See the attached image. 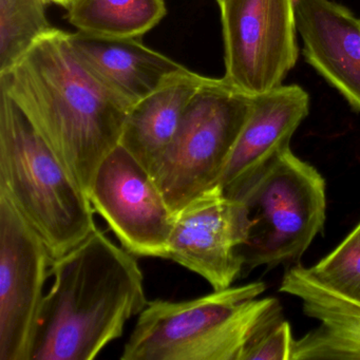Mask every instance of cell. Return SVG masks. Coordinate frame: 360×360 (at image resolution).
<instances>
[{
  "label": "cell",
  "instance_id": "5b68a950",
  "mask_svg": "<svg viewBox=\"0 0 360 360\" xmlns=\"http://www.w3.org/2000/svg\"><path fill=\"white\" fill-rule=\"evenodd\" d=\"M233 200L245 208L244 271L297 262L323 233L326 180L290 148Z\"/></svg>",
  "mask_w": 360,
  "mask_h": 360
},
{
  "label": "cell",
  "instance_id": "2e32d148",
  "mask_svg": "<svg viewBox=\"0 0 360 360\" xmlns=\"http://www.w3.org/2000/svg\"><path fill=\"white\" fill-rule=\"evenodd\" d=\"M67 18L79 32L141 39L166 15L164 0H77Z\"/></svg>",
  "mask_w": 360,
  "mask_h": 360
},
{
  "label": "cell",
  "instance_id": "30bf717a",
  "mask_svg": "<svg viewBox=\"0 0 360 360\" xmlns=\"http://www.w3.org/2000/svg\"><path fill=\"white\" fill-rule=\"evenodd\" d=\"M245 238L243 204L218 185L174 214L165 259L201 276L214 290H224L244 271Z\"/></svg>",
  "mask_w": 360,
  "mask_h": 360
},
{
  "label": "cell",
  "instance_id": "6da1fadb",
  "mask_svg": "<svg viewBox=\"0 0 360 360\" xmlns=\"http://www.w3.org/2000/svg\"><path fill=\"white\" fill-rule=\"evenodd\" d=\"M5 92L89 195L121 141L130 106L77 58L68 32L53 28L5 72Z\"/></svg>",
  "mask_w": 360,
  "mask_h": 360
},
{
  "label": "cell",
  "instance_id": "7a4b0ae2",
  "mask_svg": "<svg viewBox=\"0 0 360 360\" xmlns=\"http://www.w3.org/2000/svg\"><path fill=\"white\" fill-rule=\"evenodd\" d=\"M134 255L94 229L52 262L30 360H92L122 337L126 322L147 307L144 276Z\"/></svg>",
  "mask_w": 360,
  "mask_h": 360
},
{
  "label": "cell",
  "instance_id": "d6986e66",
  "mask_svg": "<svg viewBox=\"0 0 360 360\" xmlns=\"http://www.w3.org/2000/svg\"><path fill=\"white\" fill-rule=\"evenodd\" d=\"M295 340L290 322L279 316L250 339L241 360H292Z\"/></svg>",
  "mask_w": 360,
  "mask_h": 360
},
{
  "label": "cell",
  "instance_id": "ac0fdd59",
  "mask_svg": "<svg viewBox=\"0 0 360 360\" xmlns=\"http://www.w3.org/2000/svg\"><path fill=\"white\" fill-rule=\"evenodd\" d=\"M309 271L328 288L360 301V222Z\"/></svg>",
  "mask_w": 360,
  "mask_h": 360
},
{
  "label": "cell",
  "instance_id": "52a82bcc",
  "mask_svg": "<svg viewBox=\"0 0 360 360\" xmlns=\"http://www.w3.org/2000/svg\"><path fill=\"white\" fill-rule=\"evenodd\" d=\"M224 79L248 96L282 85L298 60L296 0H217Z\"/></svg>",
  "mask_w": 360,
  "mask_h": 360
},
{
  "label": "cell",
  "instance_id": "e0dca14e",
  "mask_svg": "<svg viewBox=\"0 0 360 360\" xmlns=\"http://www.w3.org/2000/svg\"><path fill=\"white\" fill-rule=\"evenodd\" d=\"M49 0H0V73L13 67L53 29L46 14Z\"/></svg>",
  "mask_w": 360,
  "mask_h": 360
},
{
  "label": "cell",
  "instance_id": "ffe728a7",
  "mask_svg": "<svg viewBox=\"0 0 360 360\" xmlns=\"http://www.w3.org/2000/svg\"><path fill=\"white\" fill-rule=\"evenodd\" d=\"M49 1L54 4V5L60 6V7L65 8V9H68L77 0H49Z\"/></svg>",
  "mask_w": 360,
  "mask_h": 360
},
{
  "label": "cell",
  "instance_id": "8992f818",
  "mask_svg": "<svg viewBox=\"0 0 360 360\" xmlns=\"http://www.w3.org/2000/svg\"><path fill=\"white\" fill-rule=\"evenodd\" d=\"M252 96L210 77L193 96L174 140L150 169L174 214L220 185Z\"/></svg>",
  "mask_w": 360,
  "mask_h": 360
},
{
  "label": "cell",
  "instance_id": "9c48e42d",
  "mask_svg": "<svg viewBox=\"0 0 360 360\" xmlns=\"http://www.w3.org/2000/svg\"><path fill=\"white\" fill-rule=\"evenodd\" d=\"M52 262L45 242L0 193V360H30Z\"/></svg>",
  "mask_w": 360,
  "mask_h": 360
},
{
  "label": "cell",
  "instance_id": "8fae6325",
  "mask_svg": "<svg viewBox=\"0 0 360 360\" xmlns=\"http://www.w3.org/2000/svg\"><path fill=\"white\" fill-rule=\"evenodd\" d=\"M309 110V96L297 85L279 86L252 96L250 115L221 179L225 195L235 199L282 153Z\"/></svg>",
  "mask_w": 360,
  "mask_h": 360
},
{
  "label": "cell",
  "instance_id": "9a60e30c",
  "mask_svg": "<svg viewBox=\"0 0 360 360\" xmlns=\"http://www.w3.org/2000/svg\"><path fill=\"white\" fill-rule=\"evenodd\" d=\"M208 79L186 69L132 105L120 145L150 172L174 140L193 96Z\"/></svg>",
  "mask_w": 360,
  "mask_h": 360
},
{
  "label": "cell",
  "instance_id": "4fadbf2b",
  "mask_svg": "<svg viewBox=\"0 0 360 360\" xmlns=\"http://www.w3.org/2000/svg\"><path fill=\"white\" fill-rule=\"evenodd\" d=\"M279 290L298 298L303 313L319 323L295 340L292 360H360V301L328 288L303 265L286 271Z\"/></svg>",
  "mask_w": 360,
  "mask_h": 360
},
{
  "label": "cell",
  "instance_id": "5bb4252c",
  "mask_svg": "<svg viewBox=\"0 0 360 360\" xmlns=\"http://www.w3.org/2000/svg\"><path fill=\"white\" fill-rule=\"evenodd\" d=\"M77 58L109 89L130 107L153 94L186 67L155 50L141 39H115L68 32Z\"/></svg>",
  "mask_w": 360,
  "mask_h": 360
},
{
  "label": "cell",
  "instance_id": "ba28073f",
  "mask_svg": "<svg viewBox=\"0 0 360 360\" xmlns=\"http://www.w3.org/2000/svg\"><path fill=\"white\" fill-rule=\"evenodd\" d=\"M88 197L127 252L166 258L174 212L151 172L121 145L101 164Z\"/></svg>",
  "mask_w": 360,
  "mask_h": 360
},
{
  "label": "cell",
  "instance_id": "3957f363",
  "mask_svg": "<svg viewBox=\"0 0 360 360\" xmlns=\"http://www.w3.org/2000/svg\"><path fill=\"white\" fill-rule=\"evenodd\" d=\"M266 286L252 282L185 301H150L124 347L123 360H241L250 339L283 315Z\"/></svg>",
  "mask_w": 360,
  "mask_h": 360
},
{
  "label": "cell",
  "instance_id": "277c9868",
  "mask_svg": "<svg viewBox=\"0 0 360 360\" xmlns=\"http://www.w3.org/2000/svg\"><path fill=\"white\" fill-rule=\"evenodd\" d=\"M0 193L60 258L96 229L86 191L20 107L0 91Z\"/></svg>",
  "mask_w": 360,
  "mask_h": 360
},
{
  "label": "cell",
  "instance_id": "7c38bea8",
  "mask_svg": "<svg viewBox=\"0 0 360 360\" xmlns=\"http://www.w3.org/2000/svg\"><path fill=\"white\" fill-rule=\"evenodd\" d=\"M307 62L360 112V20L332 0H296Z\"/></svg>",
  "mask_w": 360,
  "mask_h": 360
}]
</instances>
